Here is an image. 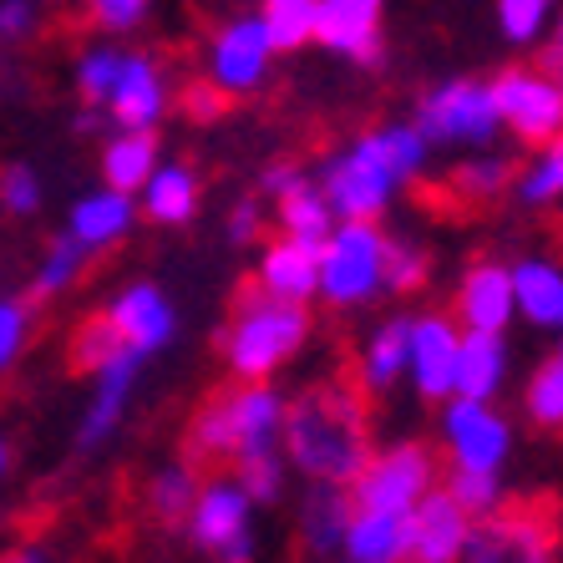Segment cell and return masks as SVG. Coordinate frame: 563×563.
I'll return each mask as SVG.
<instances>
[{
	"instance_id": "obj_1",
	"label": "cell",
	"mask_w": 563,
	"mask_h": 563,
	"mask_svg": "<svg viewBox=\"0 0 563 563\" xmlns=\"http://www.w3.org/2000/svg\"><path fill=\"white\" fill-rule=\"evenodd\" d=\"M285 457L314 483L351 487V477L366 467V417L355 391L330 386L295 401L285 411Z\"/></svg>"
},
{
	"instance_id": "obj_2",
	"label": "cell",
	"mask_w": 563,
	"mask_h": 563,
	"mask_svg": "<svg viewBox=\"0 0 563 563\" xmlns=\"http://www.w3.org/2000/svg\"><path fill=\"white\" fill-rule=\"evenodd\" d=\"M305 341H310L305 305L250 285L239 295L229 325H223V366L239 380H269L305 351Z\"/></svg>"
},
{
	"instance_id": "obj_3",
	"label": "cell",
	"mask_w": 563,
	"mask_h": 563,
	"mask_svg": "<svg viewBox=\"0 0 563 563\" xmlns=\"http://www.w3.org/2000/svg\"><path fill=\"white\" fill-rule=\"evenodd\" d=\"M285 396L269 380H239L234 391L198 407L188 427V457L194 462H234L260 446H285Z\"/></svg>"
},
{
	"instance_id": "obj_4",
	"label": "cell",
	"mask_w": 563,
	"mask_h": 563,
	"mask_svg": "<svg viewBox=\"0 0 563 563\" xmlns=\"http://www.w3.org/2000/svg\"><path fill=\"white\" fill-rule=\"evenodd\" d=\"M386 289V234L376 219H335L320 244V300L361 310Z\"/></svg>"
},
{
	"instance_id": "obj_5",
	"label": "cell",
	"mask_w": 563,
	"mask_h": 563,
	"mask_svg": "<svg viewBox=\"0 0 563 563\" xmlns=\"http://www.w3.org/2000/svg\"><path fill=\"white\" fill-rule=\"evenodd\" d=\"M417 128L432 147H493L503 132L493 81L483 77H452L437 81L417 102Z\"/></svg>"
},
{
	"instance_id": "obj_6",
	"label": "cell",
	"mask_w": 563,
	"mask_h": 563,
	"mask_svg": "<svg viewBox=\"0 0 563 563\" xmlns=\"http://www.w3.org/2000/svg\"><path fill=\"white\" fill-rule=\"evenodd\" d=\"M254 508L260 503L250 498V487L239 477H209L184 518L188 543L198 553H209V559H229V563L254 559Z\"/></svg>"
},
{
	"instance_id": "obj_7",
	"label": "cell",
	"mask_w": 563,
	"mask_h": 563,
	"mask_svg": "<svg viewBox=\"0 0 563 563\" xmlns=\"http://www.w3.org/2000/svg\"><path fill=\"white\" fill-rule=\"evenodd\" d=\"M503 132L523 147H543L563 132V71L553 66H503L493 77Z\"/></svg>"
},
{
	"instance_id": "obj_8",
	"label": "cell",
	"mask_w": 563,
	"mask_h": 563,
	"mask_svg": "<svg viewBox=\"0 0 563 563\" xmlns=\"http://www.w3.org/2000/svg\"><path fill=\"white\" fill-rule=\"evenodd\" d=\"M437 487V457L427 442H396L351 477V503L355 508H386V512H411L427 493Z\"/></svg>"
},
{
	"instance_id": "obj_9",
	"label": "cell",
	"mask_w": 563,
	"mask_h": 563,
	"mask_svg": "<svg viewBox=\"0 0 563 563\" xmlns=\"http://www.w3.org/2000/svg\"><path fill=\"white\" fill-rule=\"evenodd\" d=\"M437 437H442L452 467H487L503 472V462L512 457V427L508 417H498L493 401L477 396H446L442 417H437Z\"/></svg>"
},
{
	"instance_id": "obj_10",
	"label": "cell",
	"mask_w": 563,
	"mask_h": 563,
	"mask_svg": "<svg viewBox=\"0 0 563 563\" xmlns=\"http://www.w3.org/2000/svg\"><path fill=\"white\" fill-rule=\"evenodd\" d=\"M275 41H269V26H264V15H234V21H223L219 31L209 36V56H203V71L209 81H219L229 97H250L264 87L269 77V66H275Z\"/></svg>"
},
{
	"instance_id": "obj_11",
	"label": "cell",
	"mask_w": 563,
	"mask_h": 563,
	"mask_svg": "<svg viewBox=\"0 0 563 563\" xmlns=\"http://www.w3.org/2000/svg\"><path fill=\"white\" fill-rule=\"evenodd\" d=\"M396 188H401V178L361 137L345 153L330 157L325 173H320V194L330 198L335 219H380V213L391 209Z\"/></svg>"
},
{
	"instance_id": "obj_12",
	"label": "cell",
	"mask_w": 563,
	"mask_h": 563,
	"mask_svg": "<svg viewBox=\"0 0 563 563\" xmlns=\"http://www.w3.org/2000/svg\"><path fill=\"white\" fill-rule=\"evenodd\" d=\"M457 341H462L457 314H442V310L411 314L407 380L417 386L421 401H437V407H442L446 396L457 391Z\"/></svg>"
},
{
	"instance_id": "obj_13",
	"label": "cell",
	"mask_w": 563,
	"mask_h": 563,
	"mask_svg": "<svg viewBox=\"0 0 563 563\" xmlns=\"http://www.w3.org/2000/svg\"><path fill=\"white\" fill-rule=\"evenodd\" d=\"M143 361L147 355L122 345L118 355H107L102 366L92 371V401H87V417H81V427H77L81 452L102 446L107 437L122 427V417H128V407H132V391H137V376H143Z\"/></svg>"
},
{
	"instance_id": "obj_14",
	"label": "cell",
	"mask_w": 563,
	"mask_h": 563,
	"mask_svg": "<svg viewBox=\"0 0 563 563\" xmlns=\"http://www.w3.org/2000/svg\"><path fill=\"white\" fill-rule=\"evenodd\" d=\"M102 314H107V325L122 335V345H132L137 355H157L178 335V310H173L168 295L157 285H147V279L128 285L122 295H112Z\"/></svg>"
},
{
	"instance_id": "obj_15",
	"label": "cell",
	"mask_w": 563,
	"mask_h": 563,
	"mask_svg": "<svg viewBox=\"0 0 563 563\" xmlns=\"http://www.w3.org/2000/svg\"><path fill=\"white\" fill-rule=\"evenodd\" d=\"M107 118L118 128H157L163 112L173 107V87H168V71L143 52H128L122 56V71L107 92Z\"/></svg>"
},
{
	"instance_id": "obj_16",
	"label": "cell",
	"mask_w": 563,
	"mask_h": 563,
	"mask_svg": "<svg viewBox=\"0 0 563 563\" xmlns=\"http://www.w3.org/2000/svg\"><path fill=\"white\" fill-rule=\"evenodd\" d=\"M462 330H508L518 320V289H512V264L477 260L457 279V300H452Z\"/></svg>"
},
{
	"instance_id": "obj_17",
	"label": "cell",
	"mask_w": 563,
	"mask_h": 563,
	"mask_svg": "<svg viewBox=\"0 0 563 563\" xmlns=\"http://www.w3.org/2000/svg\"><path fill=\"white\" fill-rule=\"evenodd\" d=\"M380 26H386V0H320L314 46L345 62H380Z\"/></svg>"
},
{
	"instance_id": "obj_18",
	"label": "cell",
	"mask_w": 563,
	"mask_h": 563,
	"mask_svg": "<svg viewBox=\"0 0 563 563\" xmlns=\"http://www.w3.org/2000/svg\"><path fill=\"white\" fill-rule=\"evenodd\" d=\"M472 543V512L446 487H432L411 508V559L417 563H457Z\"/></svg>"
},
{
	"instance_id": "obj_19",
	"label": "cell",
	"mask_w": 563,
	"mask_h": 563,
	"mask_svg": "<svg viewBox=\"0 0 563 563\" xmlns=\"http://www.w3.org/2000/svg\"><path fill=\"white\" fill-rule=\"evenodd\" d=\"M254 285L279 295V300H320V244H305L295 234H279L260 250V269Z\"/></svg>"
},
{
	"instance_id": "obj_20",
	"label": "cell",
	"mask_w": 563,
	"mask_h": 563,
	"mask_svg": "<svg viewBox=\"0 0 563 563\" xmlns=\"http://www.w3.org/2000/svg\"><path fill=\"white\" fill-rule=\"evenodd\" d=\"M137 219H143V213H137V194H122V188L102 184V188H92V194H81L77 203H71V213H66V234L97 254V250L122 244Z\"/></svg>"
},
{
	"instance_id": "obj_21",
	"label": "cell",
	"mask_w": 563,
	"mask_h": 563,
	"mask_svg": "<svg viewBox=\"0 0 563 563\" xmlns=\"http://www.w3.org/2000/svg\"><path fill=\"white\" fill-rule=\"evenodd\" d=\"M559 553V528L543 523V518H528V512H508L498 518L483 533H472L467 543V559H518V563H538V559H553Z\"/></svg>"
},
{
	"instance_id": "obj_22",
	"label": "cell",
	"mask_w": 563,
	"mask_h": 563,
	"mask_svg": "<svg viewBox=\"0 0 563 563\" xmlns=\"http://www.w3.org/2000/svg\"><path fill=\"white\" fill-rule=\"evenodd\" d=\"M341 553L351 563H401V559H411V512L355 508Z\"/></svg>"
},
{
	"instance_id": "obj_23",
	"label": "cell",
	"mask_w": 563,
	"mask_h": 563,
	"mask_svg": "<svg viewBox=\"0 0 563 563\" xmlns=\"http://www.w3.org/2000/svg\"><path fill=\"white\" fill-rule=\"evenodd\" d=\"M508 386V341L503 330H462L457 341V396L498 401Z\"/></svg>"
},
{
	"instance_id": "obj_24",
	"label": "cell",
	"mask_w": 563,
	"mask_h": 563,
	"mask_svg": "<svg viewBox=\"0 0 563 563\" xmlns=\"http://www.w3.org/2000/svg\"><path fill=\"white\" fill-rule=\"evenodd\" d=\"M512 289H518V320L533 330H563V264L559 260H528L512 264Z\"/></svg>"
},
{
	"instance_id": "obj_25",
	"label": "cell",
	"mask_w": 563,
	"mask_h": 563,
	"mask_svg": "<svg viewBox=\"0 0 563 563\" xmlns=\"http://www.w3.org/2000/svg\"><path fill=\"white\" fill-rule=\"evenodd\" d=\"M137 213L157 229H178L198 213V178L188 163H157L153 178L137 188Z\"/></svg>"
},
{
	"instance_id": "obj_26",
	"label": "cell",
	"mask_w": 563,
	"mask_h": 563,
	"mask_svg": "<svg viewBox=\"0 0 563 563\" xmlns=\"http://www.w3.org/2000/svg\"><path fill=\"white\" fill-rule=\"evenodd\" d=\"M407 361H411V314H391L361 345V376L355 380L366 391H391L396 380L407 376Z\"/></svg>"
},
{
	"instance_id": "obj_27",
	"label": "cell",
	"mask_w": 563,
	"mask_h": 563,
	"mask_svg": "<svg viewBox=\"0 0 563 563\" xmlns=\"http://www.w3.org/2000/svg\"><path fill=\"white\" fill-rule=\"evenodd\" d=\"M157 163H163V153H157L153 128H118L107 137L97 168H102V184L122 188V194H137V188L153 178Z\"/></svg>"
},
{
	"instance_id": "obj_28",
	"label": "cell",
	"mask_w": 563,
	"mask_h": 563,
	"mask_svg": "<svg viewBox=\"0 0 563 563\" xmlns=\"http://www.w3.org/2000/svg\"><path fill=\"white\" fill-rule=\"evenodd\" d=\"M351 512H355V503H351V493H341L335 483H320L310 493V503L300 508V538H305V549L310 553H341V543H345V528H351Z\"/></svg>"
},
{
	"instance_id": "obj_29",
	"label": "cell",
	"mask_w": 563,
	"mask_h": 563,
	"mask_svg": "<svg viewBox=\"0 0 563 563\" xmlns=\"http://www.w3.org/2000/svg\"><path fill=\"white\" fill-rule=\"evenodd\" d=\"M269 203H275L279 234H295V239H305V244H325V234L335 229V209H330V198L320 194L314 178L295 184L289 194L269 198Z\"/></svg>"
},
{
	"instance_id": "obj_30",
	"label": "cell",
	"mask_w": 563,
	"mask_h": 563,
	"mask_svg": "<svg viewBox=\"0 0 563 563\" xmlns=\"http://www.w3.org/2000/svg\"><path fill=\"white\" fill-rule=\"evenodd\" d=\"M361 143H366L371 153L401 178V184H411V178L427 168V157H432V143H427V132H421L417 122H386V128H371Z\"/></svg>"
},
{
	"instance_id": "obj_31",
	"label": "cell",
	"mask_w": 563,
	"mask_h": 563,
	"mask_svg": "<svg viewBox=\"0 0 563 563\" xmlns=\"http://www.w3.org/2000/svg\"><path fill=\"white\" fill-rule=\"evenodd\" d=\"M198 472H194V457H184V462H163V467L147 477V493H143V503H147V512L153 518H163V523H184L188 518V508H194V498H198Z\"/></svg>"
},
{
	"instance_id": "obj_32",
	"label": "cell",
	"mask_w": 563,
	"mask_h": 563,
	"mask_svg": "<svg viewBox=\"0 0 563 563\" xmlns=\"http://www.w3.org/2000/svg\"><path fill=\"white\" fill-rule=\"evenodd\" d=\"M87 260H92V250H87V244H77L71 234L52 239V250L41 254L36 275H31V295H36V300H56V295H66V289L81 279Z\"/></svg>"
},
{
	"instance_id": "obj_33",
	"label": "cell",
	"mask_w": 563,
	"mask_h": 563,
	"mask_svg": "<svg viewBox=\"0 0 563 563\" xmlns=\"http://www.w3.org/2000/svg\"><path fill=\"white\" fill-rule=\"evenodd\" d=\"M260 15H264V26H269L275 52H300V46H314L320 0H260Z\"/></svg>"
},
{
	"instance_id": "obj_34",
	"label": "cell",
	"mask_w": 563,
	"mask_h": 563,
	"mask_svg": "<svg viewBox=\"0 0 563 563\" xmlns=\"http://www.w3.org/2000/svg\"><path fill=\"white\" fill-rule=\"evenodd\" d=\"M512 188H518V198H523L528 209H549V203H559L563 198V132L538 147L533 163L512 178Z\"/></svg>"
},
{
	"instance_id": "obj_35",
	"label": "cell",
	"mask_w": 563,
	"mask_h": 563,
	"mask_svg": "<svg viewBox=\"0 0 563 563\" xmlns=\"http://www.w3.org/2000/svg\"><path fill=\"white\" fill-rule=\"evenodd\" d=\"M563 0H493V21H498L508 46H538L543 31L553 26Z\"/></svg>"
},
{
	"instance_id": "obj_36",
	"label": "cell",
	"mask_w": 563,
	"mask_h": 563,
	"mask_svg": "<svg viewBox=\"0 0 563 563\" xmlns=\"http://www.w3.org/2000/svg\"><path fill=\"white\" fill-rule=\"evenodd\" d=\"M512 163L503 153H493V147H477V157H467L457 173H452V188H457V198H467V203H487V198L508 194L512 184Z\"/></svg>"
},
{
	"instance_id": "obj_37",
	"label": "cell",
	"mask_w": 563,
	"mask_h": 563,
	"mask_svg": "<svg viewBox=\"0 0 563 563\" xmlns=\"http://www.w3.org/2000/svg\"><path fill=\"white\" fill-rule=\"evenodd\" d=\"M523 411L533 427H543V432H563V355L559 351L528 376Z\"/></svg>"
},
{
	"instance_id": "obj_38",
	"label": "cell",
	"mask_w": 563,
	"mask_h": 563,
	"mask_svg": "<svg viewBox=\"0 0 563 563\" xmlns=\"http://www.w3.org/2000/svg\"><path fill=\"white\" fill-rule=\"evenodd\" d=\"M122 46H112V41H97V46H87V52L77 56V66H71V81H77V92L81 102H92L102 107L107 92H112V81H118L122 71Z\"/></svg>"
},
{
	"instance_id": "obj_39",
	"label": "cell",
	"mask_w": 563,
	"mask_h": 563,
	"mask_svg": "<svg viewBox=\"0 0 563 563\" xmlns=\"http://www.w3.org/2000/svg\"><path fill=\"white\" fill-rule=\"evenodd\" d=\"M446 493L472 512V518H493L503 508V477L487 467H452L446 472Z\"/></svg>"
},
{
	"instance_id": "obj_40",
	"label": "cell",
	"mask_w": 563,
	"mask_h": 563,
	"mask_svg": "<svg viewBox=\"0 0 563 563\" xmlns=\"http://www.w3.org/2000/svg\"><path fill=\"white\" fill-rule=\"evenodd\" d=\"M239 462V483L250 487L254 503H279L285 493V446H260V452H244Z\"/></svg>"
},
{
	"instance_id": "obj_41",
	"label": "cell",
	"mask_w": 563,
	"mask_h": 563,
	"mask_svg": "<svg viewBox=\"0 0 563 563\" xmlns=\"http://www.w3.org/2000/svg\"><path fill=\"white\" fill-rule=\"evenodd\" d=\"M432 275V260L411 239H386V289L391 295H417Z\"/></svg>"
},
{
	"instance_id": "obj_42",
	"label": "cell",
	"mask_w": 563,
	"mask_h": 563,
	"mask_svg": "<svg viewBox=\"0 0 563 563\" xmlns=\"http://www.w3.org/2000/svg\"><path fill=\"white\" fill-rule=\"evenodd\" d=\"M118 351H122V335L107 325V314H92V320L77 330V341H71V366L92 376L107 355H118Z\"/></svg>"
},
{
	"instance_id": "obj_43",
	"label": "cell",
	"mask_w": 563,
	"mask_h": 563,
	"mask_svg": "<svg viewBox=\"0 0 563 563\" xmlns=\"http://www.w3.org/2000/svg\"><path fill=\"white\" fill-rule=\"evenodd\" d=\"M26 345H31V305L0 295V376L26 355Z\"/></svg>"
},
{
	"instance_id": "obj_44",
	"label": "cell",
	"mask_w": 563,
	"mask_h": 563,
	"mask_svg": "<svg viewBox=\"0 0 563 563\" xmlns=\"http://www.w3.org/2000/svg\"><path fill=\"white\" fill-rule=\"evenodd\" d=\"M0 209L15 213V219L36 213V209H41V173H31L26 163H11V168H0Z\"/></svg>"
},
{
	"instance_id": "obj_45",
	"label": "cell",
	"mask_w": 563,
	"mask_h": 563,
	"mask_svg": "<svg viewBox=\"0 0 563 563\" xmlns=\"http://www.w3.org/2000/svg\"><path fill=\"white\" fill-rule=\"evenodd\" d=\"M153 0H92V26L107 31V36H122V31L143 26Z\"/></svg>"
},
{
	"instance_id": "obj_46",
	"label": "cell",
	"mask_w": 563,
	"mask_h": 563,
	"mask_svg": "<svg viewBox=\"0 0 563 563\" xmlns=\"http://www.w3.org/2000/svg\"><path fill=\"white\" fill-rule=\"evenodd\" d=\"M178 102H184V112H188L194 122H219V118H223V107L234 102V97L223 92L219 81L198 77V81H188V87H184V97H178Z\"/></svg>"
},
{
	"instance_id": "obj_47",
	"label": "cell",
	"mask_w": 563,
	"mask_h": 563,
	"mask_svg": "<svg viewBox=\"0 0 563 563\" xmlns=\"http://www.w3.org/2000/svg\"><path fill=\"white\" fill-rule=\"evenodd\" d=\"M41 21V0H0V41L31 36Z\"/></svg>"
},
{
	"instance_id": "obj_48",
	"label": "cell",
	"mask_w": 563,
	"mask_h": 563,
	"mask_svg": "<svg viewBox=\"0 0 563 563\" xmlns=\"http://www.w3.org/2000/svg\"><path fill=\"white\" fill-rule=\"evenodd\" d=\"M260 223H264L260 203H250V198H244V203L229 213V239H234V244H254V239H260Z\"/></svg>"
},
{
	"instance_id": "obj_49",
	"label": "cell",
	"mask_w": 563,
	"mask_h": 563,
	"mask_svg": "<svg viewBox=\"0 0 563 563\" xmlns=\"http://www.w3.org/2000/svg\"><path fill=\"white\" fill-rule=\"evenodd\" d=\"M305 178H310V173H300L295 163H275V168L260 178V188H264V198H279V194H289L295 184H305Z\"/></svg>"
},
{
	"instance_id": "obj_50",
	"label": "cell",
	"mask_w": 563,
	"mask_h": 563,
	"mask_svg": "<svg viewBox=\"0 0 563 563\" xmlns=\"http://www.w3.org/2000/svg\"><path fill=\"white\" fill-rule=\"evenodd\" d=\"M543 66L563 71V5H559V15H553V26L543 31Z\"/></svg>"
},
{
	"instance_id": "obj_51",
	"label": "cell",
	"mask_w": 563,
	"mask_h": 563,
	"mask_svg": "<svg viewBox=\"0 0 563 563\" xmlns=\"http://www.w3.org/2000/svg\"><path fill=\"white\" fill-rule=\"evenodd\" d=\"M5 472H11V442L0 437V477H5Z\"/></svg>"
},
{
	"instance_id": "obj_52",
	"label": "cell",
	"mask_w": 563,
	"mask_h": 563,
	"mask_svg": "<svg viewBox=\"0 0 563 563\" xmlns=\"http://www.w3.org/2000/svg\"><path fill=\"white\" fill-rule=\"evenodd\" d=\"M559 335H563V330H559ZM559 355H563V341H559Z\"/></svg>"
}]
</instances>
